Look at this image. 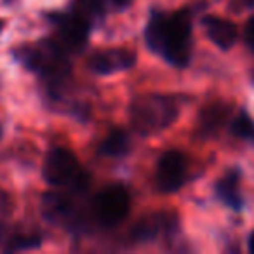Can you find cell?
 <instances>
[{
    "mask_svg": "<svg viewBox=\"0 0 254 254\" xmlns=\"http://www.w3.org/2000/svg\"><path fill=\"white\" fill-rule=\"evenodd\" d=\"M14 58L25 68L46 77L51 85L63 84L71 71L68 53L56 39H46L35 46L19 47L14 51Z\"/></svg>",
    "mask_w": 254,
    "mask_h": 254,
    "instance_id": "cell-2",
    "label": "cell"
},
{
    "mask_svg": "<svg viewBox=\"0 0 254 254\" xmlns=\"http://www.w3.org/2000/svg\"><path fill=\"white\" fill-rule=\"evenodd\" d=\"M232 132L235 136H239V138L254 143V120L247 115V112L242 110L235 117V120L232 122Z\"/></svg>",
    "mask_w": 254,
    "mask_h": 254,
    "instance_id": "cell-15",
    "label": "cell"
},
{
    "mask_svg": "<svg viewBox=\"0 0 254 254\" xmlns=\"http://www.w3.org/2000/svg\"><path fill=\"white\" fill-rule=\"evenodd\" d=\"M230 113H232V105L228 103H211L200 112V119H198V129L205 134H212V132L219 131L223 124L228 120Z\"/></svg>",
    "mask_w": 254,
    "mask_h": 254,
    "instance_id": "cell-11",
    "label": "cell"
},
{
    "mask_svg": "<svg viewBox=\"0 0 254 254\" xmlns=\"http://www.w3.org/2000/svg\"><path fill=\"white\" fill-rule=\"evenodd\" d=\"M0 134H2V127H0Z\"/></svg>",
    "mask_w": 254,
    "mask_h": 254,
    "instance_id": "cell-23",
    "label": "cell"
},
{
    "mask_svg": "<svg viewBox=\"0 0 254 254\" xmlns=\"http://www.w3.org/2000/svg\"><path fill=\"white\" fill-rule=\"evenodd\" d=\"M145 39L153 53L174 66H187L191 56V18L187 11L152 12Z\"/></svg>",
    "mask_w": 254,
    "mask_h": 254,
    "instance_id": "cell-1",
    "label": "cell"
},
{
    "mask_svg": "<svg viewBox=\"0 0 254 254\" xmlns=\"http://www.w3.org/2000/svg\"><path fill=\"white\" fill-rule=\"evenodd\" d=\"M178 228V218L173 212H155L136 223L131 237L134 242H153L159 237L169 235Z\"/></svg>",
    "mask_w": 254,
    "mask_h": 254,
    "instance_id": "cell-8",
    "label": "cell"
},
{
    "mask_svg": "<svg viewBox=\"0 0 254 254\" xmlns=\"http://www.w3.org/2000/svg\"><path fill=\"white\" fill-rule=\"evenodd\" d=\"M49 19L56 25V40L66 53H78L87 44L91 25L73 11L71 14H51Z\"/></svg>",
    "mask_w": 254,
    "mask_h": 254,
    "instance_id": "cell-6",
    "label": "cell"
},
{
    "mask_svg": "<svg viewBox=\"0 0 254 254\" xmlns=\"http://www.w3.org/2000/svg\"><path fill=\"white\" fill-rule=\"evenodd\" d=\"M131 207L129 193L124 187L112 185L98 193L92 204L94 216L103 226H115L126 219Z\"/></svg>",
    "mask_w": 254,
    "mask_h": 254,
    "instance_id": "cell-5",
    "label": "cell"
},
{
    "mask_svg": "<svg viewBox=\"0 0 254 254\" xmlns=\"http://www.w3.org/2000/svg\"><path fill=\"white\" fill-rule=\"evenodd\" d=\"M249 251H251V253L254 254V232H253V233H251V235H249Z\"/></svg>",
    "mask_w": 254,
    "mask_h": 254,
    "instance_id": "cell-21",
    "label": "cell"
},
{
    "mask_svg": "<svg viewBox=\"0 0 254 254\" xmlns=\"http://www.w3.org/2000/svg\"><path fill=\"white\" fill-rule=\"evenodd\" d=\"M44 214L51 221H64L73 218V200L64 193L44 195Z\"/></svg>",
    "mask_w": 254,
    "mask_h": 254,
    "instance_id": "cell-13",
    "label": "cell"
},
{
    "mask_svg": "<svg viewBox=\"0 0 254 254\" xmlns=\"http://www.w3.org/2000/svg\"><path fill=\"white\" fill-rule=\"evenodd\" d=\"M246 44L249 46V49L254 53V18H251L246 25Z\"/></svg>",
    "mask_w": 254,
    "mask_h": 254,
    "instance_id": "cell-18",
    "label": "cell"
},
{
    "mask_svg": "<svg viewBox=\"0 0 254 254\" xmlns=\"http://www.w3.org/2000/svg\"><path fill=\"white\" fill-rule=\"evenodd\" d=\"M253 80H254V71H253Z\"/></svg>",
    "mask_w": 254,
    "mask_h": 254,
    "instance_id": "cell-24",
    "label": "cell"
},
{
    "mask_svg": "<svg viewBox=\"0 0 254 254\" xmlns=\"http://www.w3.org/2000/svg\"><path fill=\"white\" fill-rule=\"evenodd\" d=\"M108 11H124L131 5L132 0H101Z\"/></svg>",
    "mask_w": 254,
    "mask_h": 254,
    "instance_id": "cell-17",
    "label": "cell"
},
{
    "mask_svg": "<svg viewBox=\"0 0 254 254\" xmlns=\"http://www.w3.org/2000/svg\"><path fill=\"white\" fill-rule=\"evenodd\" d=\"M188 160L178 150L166 152L160 157L155 171V185L164 193H173L180 190L187 181Z\"/></svg>",
    "mask_w": 254,
    "mask_h": 254,
    "instance_id": "cell-7",
    "label": "cell"
},
{
    "mask_svg": "<svg viewBox=\"0 0 254 254\" xmlns=\"http://www.w3.org/2000/svg\"><path fill=\"white\" fill-rule=\"evenodd\" d=\"M204 26L207 37L223 51H228L235 46L237 39H239V30H237L235 23L230 19L218 18V16H207L204 19Z\"/></svg>",
    "mask_w": 254,
    "mask_h": 254,
    "instance_id": "cell-10",
    "label": "cell"
},
{
    "mask_svg": "<svg viewBox=\"0 0 254 254\" xmlns=\"http://www.w3.org/2000/svg\"><path fill=\"white\" fill-rule=\"evenodd\" d=\"M42 244L40 235H33V233H26V235H14L12 239L7 240V246L5 251L7 253H18V251H30V249H37Z\"/></svg>",
    "mask_w": 254,
    "mask_h": 254,
    "instance_id": "cell-16",
    "label": "cell"
},
{
    "mask_svg": "<svg viewBox=\"0 0 254 254\" xmlns=\"http://www.w3.org/2000/svg\"><path fill=\"white\" fill-rule=\"evenodd\" d=\"M9 211H11V200L5 195V191L0 190V219H4L9 214Z\"/></svg>",
    "mask_w": 254,
    "mask_h": 254,
    "instance_id": "cell-19",
    "label": "cell"
},
{
    "mask_svg": "<svg viewBox=\"0 0 254 254\" xmlns=\"http://www.w3.org/2000/svg\"><path fill=\"white\" fill-rule=\"evenodd\" d=\"M44 178L53 187L70 185L75 191H84L89 185V176L80 169L78 160L70 150L53 148L44 162Z\"/></svg>",
    "mask_w": 254,
    "mask_h": 254,
    "instance_id": "cell-4",
    "label": "cell"
},
{
    "mask_svg": "<svg viewBox=\"0 0 254 254\" xmlns=\"http://www.w3.org/2000/svg\"><path fill=\"white\" fill-rule=\"evenodd\" d=\"M2 28H4V21L0 19V32H2Z\"/></svg>",
    "mask_w": 254,
    "mask_h": 254,
    "instance_id": "cell-22",
    "label": "cell"
},
{
    "mask_svg": "<svg viewBox=\"0 0 254 254\" xmlns=\"http://www.w3.org/2000/svg\"><path fill=\"white\" fill-rule=\"evenodd\" d=\"M178 106L166 96H141L131 105V124L139 134H153L173 126Z\"/></svg>",
    "mask_w": 254,
    "mask_h": 254,
    "instance_id": "cell-3",
    "label": "cell"
},
{
    "mask_svg": "<svg viewBox=\"0 0 254 254\" xmlns=\"http://www.w3.org/2000/svg\"><path fill=\"white\" fill-rule=\"evenodd\" d=\"M131 150V141L129 136L122 129H113L110 131V134L103 139V143L99 145L98 153L101 157H110V159H120L127 152Z\"/></svg>",
    "mask_w": 254,
    "mask_h": 254,
    "instance_id": "cell-14",
    "label": "cell"
},
{
    "mask_svg": "<svg viewBox=\"0 0 254 254\" xmlns=\"http://www.w3.org/2000/svg\"><path fill=\"white\" fill-rule=\"evenodd\" d=\"M239 180L240 173L237 169H233L232 173L223 176L216 185V193H218L219 200L228 205L230 209H233V211H240L244 205V198L239 188Z\"/></svg>",
    "mask_w": 254,
    "mask_h": 254,
    "instance_id": "cell-12",
    "label": "cell"
},
{
    "mask_svg": "<svg viewBox=\"0 0 254 254\" xmlns=\"http://www.w3.org/2000/svg\"><path fill=\"white\" fill-rule=\"evenodd\" d=\"M136 63V54L129 49H106L94 53L89 58V70L96 75H110L132 68Z\"/></svg>",
    "mask_w": 254,
    "mask_h": 254,
    "instance_id": "cell-9",
    "label": "cell"
},
{
    "mask_svg": "<svg viewBox=\"0 0 254 254\" xmlns=\"http://www.w3.org/2000/svg\"><path fill=\"white\" fill-rule=\"evenodd\" d=\"M232 7L235 9L237 12H242L246 9L254 7V0H232Z\"/></svg>",
    "mask_w": 254,
    "mask_h": 254,
    "instance_id": "cell-20",
    "label": "cell"
}]
</instances>
